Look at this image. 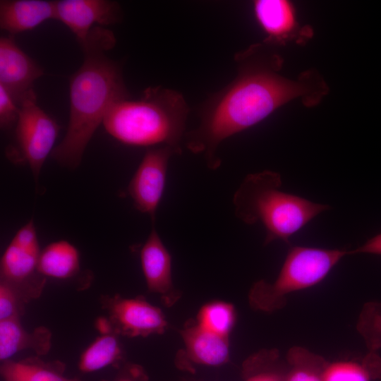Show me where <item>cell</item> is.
Wrapping results in <instances>:
<instances>
[{
    "mask_svg": "<svg viewBox=\"0 0 381 381\" xmlns=\"http://www.w3.org/2000/svg\"><path fill=\"white\" fill-rule=\"evenodd\" d=\"M18 105L13 141L6 149V156L13 162L28 164L37 182L47 157L55 147L60 126L38 105L34 89Z\"/></svg>",
    "mask_w": 381,
    "mask_h": 381,
    "instance_id": "8992f818",
    "label": "cell"
},
{
    "mask_svg": "<svg viewBox=\"0 0 381 381\" xmlns=\"http://www.w3.org/2000/svg\"><path fill=\"white\" fill-rule=\"evenodd\" d=\"M381 379V356L370 352L359 361L328 362L325 381H375Z\"/></svg>",
    "mask_w": 381,
    "mask_h": 381,
    "instance_id": "2e32d148",
    "label": "cell"
},
{
    "mask_svg": "<svg viewBox=\"0 0 381 381\" xmlns=\"http://www.w3.org/2000/svg\"><path fill=\"white\" fill-rule=\"evenodd\" d=\"M286 368L277 349H261L243 362V381H285Z\"/></svg>",
    "mask_w": 381,
    "mask_h": 381,
    "instance_id": "ac0fdd59",
    "label": "cell"
},
{
    "mask_svg": "<svg viewBox=\"0 0 381 381\" xmlns=\"http://www.w3.org/2000/svg\"><path fill=\"white\" fill-rule=\"evenodd\" d=\"M140 256L148 289L160 295L167 306L173 305L180 298V293L173 284L171 256L155 228L143 246Z\"/></svg>",
    "mask_w": 381,
    "mask_h": 381,
    "instance_id": "8fae6325",
    "label": "cell"
},
{
    "mask_svg": "<svg viewBox=\"0 0 381 381\" xmlns=\"http://www.w3.org/2000/svg\"><path fill=\"white\" fill-rule=\"evenodd\" d=\"M111 313L120 331L131 337L162 334L167 327L162 311L140 298L116 299Z\"/></svg>",
    "mask_w": 381,
    "mask_h": 381,
    "instance_id": "7c38bea8",
    "label": "cell"
},
{
    "mask_svg": "<svg viewBox=\"0 0 381 381\" xmlns=\"http://www.w3.org/2000/svg\"><path fill=\"white\" fill-rule=\"evenodd\" d=\"M174 154H176L175 150L168 146L149 149L127 188L135 208L147 214L152 223L164 193L169 161Z\"/></svg>",
    "mask_w": 381,
    "mask_h": 381,
    "instance_id": "52a82bcc",
    "label": "cell"
},
{
    "mask_svg": "<svg viewBox=\"0 0 381 381\" xmlns=\"http://www.w3.org/2000/svg\"><path fill=\"white\" fill-rule=\"evenodd\" d=\"M44 74L42 68L18 46L14 36L0 37V85L17 104Z\"/></svg>",
    "mask_w": 381,
    "mask_h": 381,
    "instance_id": "30bf717a",
    "label": "cell"
},
{
    "mask_svg": "<svg viewBox=\"0 0 381 381\" xmlns=\"http://www.w3.org/2000/svg\"><path fill=\"white\" fill-rule=\"evenodd\" d=\"M120 381H131V380H127V379H123V380H120Z\"/></svg>",
    "mask_w": 381,
    "mask_h": 381,
    "instance_id": "f546056e",
    "label": "cell"
},
{
    "mask_svg": "<svg viewBox=\"0 0 381 381\" xmlns=\"http://www.w3.org/2000/svg\"><path fill=\"white\" fill-rule=\"evenodd\" d=\"M40 251L21 247L11 241L1 260V272L4 279L20 282L29 277L37 268Z\"/></svg>",
    "mask_w": 381,
    "mask_h": 381,
    "instance_id": "d6986e66",
    "label": "cell"
},
{
    "mask_svg": "<svg viewBox=\"0 0 381 381\" xmlns=\"http://www.w3.org/2000/svg\"><path fill=\"white\" fill-rule=\"evenodd\" d=\"M95 327L101 335L110 334L112 329L111 322L106 318L99 317L95 321Z\"/></svg>",
    "mask_w": 381,
    "mask_h": 381,
    "instance_id": "f1b7e54d",
    "label": "cell"
},
{
    "mask_svg": "<svg viewBox=\"0 0 381 381\" xmlns=\"http://www.w3.org/2000/svg\"><path fill=\"white\" fill-rule=\"evenodd\" d=\"M189 108L176 90L153 87L141 97L120 99L107 111L102 125L118 141L131 146L173 148L181 153Z\"/></svg>",
    "mask_w": 381,
    "mask_h": 381,
    "instance_id": "3957f363",
    "label": "cell"
},
{
    "mask_svg": "<svg viewBox=\"0 0 381 381\" xmlns=\"http://www.w3.org/2000/svg\"><path fill=\"white\" fill-rule=\"evenodd\" d=\"M279 173L266 170L248 174L236 191V216L247 224L261 223L266 230L265 245L289 238L329 205L315 203L280 190Z\"/></svg>",
    "mask_w": 381,
    "mask_h": 381,
    "instance_id": "277c9868",
    "label": "cell"
},
{
    "mask_svg": "<svg viewBox=\"0 0 381 381\" xmlns=\"http://www.w3.org/2000/svg\"><path fill=\"white\" fill-rule=\"evenodd\" d=\"M11 241L27 249L40 251L37 231L33 220L30 219L20 227Z\"/></svg>",
    "mask_w": 381,
    "mask_h": 381,
    "instance_id": "4316f807",
    "label": "cell"
},
{
    "mask_svg": "<svg viewBox=\"0 0 381 381\" xmlns=\"http://www.w3.org/2000/svg\"><path fill=\"white\" fill-rule=\"evenodd\" d=\"M79 44L84 58L70 78L67 131L51 155L71 169L80 164L86 147L112 104L130 96L121 66L106 55L116 44L114 33L95 26Z\"/></svg>",
    "mask_w": 381,
    "mask_h": 381,
    "instance_id": "7a4b0ae2",
    "label": "cell"
},
{
    "mask_svg": "<svg viewBox=\"0 0 381 381\" xmlns=\"http://www.w3.org/2000/svg\"><path fill=\"white\" fill-rule=\"evenodd\" d=\"M274 48L257 43L236 53V76L205 102L199 125L186 134V147L203 154L209 169L219 167L217 150L228 138L259 123L293 100L300 99L310 107L327 95L329 87L316 71H306L296 79L282 75L284 61Z\"/></svg>",
    "mask_w": 381,
    "mask_h": 381,
    "instance_id": "6da1fadb",
    "label": "cell"
},
{
    "mask_svg": "<svg viewBox=\"0 0 381 381\" xmlns=\"http://www.w3.org/2000/svg\"><path fill=\"white\" fill-rule=\"evenodd\" d=\"M29 337L16 318L0 320V358L6 360L28 343Z\"/></svg>",
    "mask_w": 381,
    "mask_h": 381,
    "instance_id": "603a6c76",
    "label": "cell"
},
{
    "mask_svg": "<svg viewBox=\"0 0 381 381\" xmlns=\"http://www.w3.org/2000/svg\"><path fill=\"white\" fill-rule=\"evenodd\" d=\"M119 3L111 0L55 1V20L67 26L79 42L83 41L95 24L110 25L121 20Z\"/></svg>",
    "mask_w": 381,
    "mask_h": 381,
    "instance_id": "9c48e42d",
    "label": "cell"
},
{
    "mask_svg": "<svg viewBox=\"0 0 381 381\" xmlns=\"http://www.w3.org/2000/svg\"><path fill=\"white\" fill-rule=\"evenodd\" d=\"M79 265L78 249L68 241L61 240L49 243L40 252L37 270L44 276L63 279L74 275Z\"/></svg>",
    "mask_w": 381,
    "mask_h": 381,
    "instance_id": "9a60e30c",
    "label": "cell"
},
{
    "mask_svg": "<svg viewBox=\"0 0 381 381\" xmlns=\"http://www.w3.org/2000/svg\"><path fill=\"white\" fill-rule=\"evenodd\" d=\"M19 107L9 92L0 85V126L6 129L16 123Z\"/></svg>",
    "mask_w": 381,
    "mask_h": 381,
    "instance_id": "d4e9b609",
    "label": "cell"
},
{
    "mask_svg": "<svg viewBox=\"0 0 381 381\" xmlns=\"http://www.w3.org/2000/svg\"><path fill=\"white\" fill-rule=\"evenodd\" d=\"M356 329L362 337L368 351L378 352L381 349V303L370 301L363 305Z\"/></svg>",
    "mask_w": 381,
    "mask_h": 381,
    "instance_id": "7402d4cb",
    "label": "cell"
},
{
    "mask_svg": "<svg viewBox=\"0 0 381 381\" xmlns=\"http://www.w3.org/2000/svg\"><path fill=\"white\" fill-rule=\"evenodd\" d=\"M49 19H55V1H0V28L10 35L32 30Z\"/></svg>",
    "mask_w": 381,
    "mask_h": 381,
    "instance_id": "5bb4252c",
    "label": "cell"
},
{
    "mask_svg": "<svg viewBox=\"0 0 381 381\" xmlns=\"http://www.w3.org/2000/svg\"><path fill=\"white\" fill-rule=\"evenodd\" d=\"M121 354V348L116 337L101 335L82 353L79 366L84 372L99 370L115 361Z\"/></svg>",
    "mask_w": 381,
    "mask_h": 381,
    "instance_id": "44dd1931",
    "label": "cell"
},
{
    "mask_svg": "<svg viewBox=\"0 0 381 381\" xmlns=\"http://www.w3.org/2000/svg\"><path fill=\"white\" fill-rule=\"evenodd\" d=\"M188 359L197 364L219 366L229 360V337L210 332L196 322L186 325L181 331Z\"/></svg>",
    "mask_w": 381,
    "mask_h": 381,
    "instance_id": "4fadbf2b",
    "label": "cell"
},
{
    "mask_svg": "<svg viewBox=\"0 0 381 381\" xmlns=\"http://www.w3.org/2000/svg\"><path fill=\"white\" fill-rule=\"evenodd\" d=\"M17 302L14 291L8 283L2 282L0 286V320L16 318Z\"/></svg>",
    "mask_w": 381,
    "mask_h": 381,
    "instance_id": "484cf974",
    "label": "cell"
},
{
    "mask_svg": "<svg viewBox=\"0 0 381 381\" xmlns=\"http://www.w3.org/2000/svg\"><path fill=\"white\" fill-rule=\"evenodd\" d=\"M351 254H373L381 255V234L368 240L364 244L355 250L349 251V255Z\"/></svg>",
    "mask_w": 381,
    "mask_h": 381,
    "instance_id": "83f0119b",
    "label": "cell"
},
{
    "mask_svg": "<svg viewBox=\"0 0 381 381\" xmlns=\"http://www.w3.org/2000/svg\"><path fill=\"white\" fill-rule=\"evenodd\" d=\"M349 254V251L344 249L291 247L276 279L272 283L260 280L251 287L249 305L265 313L282 308L289 295L320 284Z\"/></svg>",
    "mask_w": 381,
    "mask_h": 381,
    "instance_id": "5b68a950",
    "label": "cell"
},
{
    "mask_svg": "<svg viewBox=\"0 0 381 381\" xmlns=\"http://www.w3.org/2000/svg\"><path fill=\"white\" fill-rule=\"evenodd\" d=\"M254 18L263 32L264 43L272 47L289 43L305 44L313 35L309 25L298 20L294 3L289 0H256L253 3Z\"/></svg>",
    "mask_w": 381,
    "mask_h": 381,
    "instance_id": "ba28073f",
    "label": "cell"
},
{
    "mask_svg": "<svg viewBox=\"0 0 381 381\" xmlns=\"http://www.w3.org/2000/svg\"><path fill=\"white\" fill-rule=\"evenodd\" d=\"M236 318V310L232 304L222 301H214L201 307L195 322L210 332L229 337L235 325Z\"/></svg>",
    "mask_w": 381,
    "mask_h": 381,
    "instance_id": "ffe728a7",
    "label": "cell"
},
{
    "mask_svg": "<svg viewBox=\"0 0 381 381\" xmlns=\"http://www.w3.org/2000/svg\"><path fill=\"white\" fill-rule=\"evenodd\" d=\"M2 372L6 381H68L49 370L20 363H7Z\"/></svg>",
    "mask_w": 381,
    "mask_h": 381,
    "instance_id": "cb8c5ba5",
    "label": "cell"
},
{
    "mask_svg": "<svg viewBox=\"0 0 381 381\" xmlns=\"http://www.w3.org/2000/svg\"><path fill=\"white\" fill-rule=\"evenodd\" d=\"M327 364L322 356L304 347L294 346L286 354L285 381H325Z\"/></svg>",
    "mask_w": 381,
    "mask_h": 381,
    "instance_id": "e0dca14e",
    "label": "cell"
}]
</instances>
